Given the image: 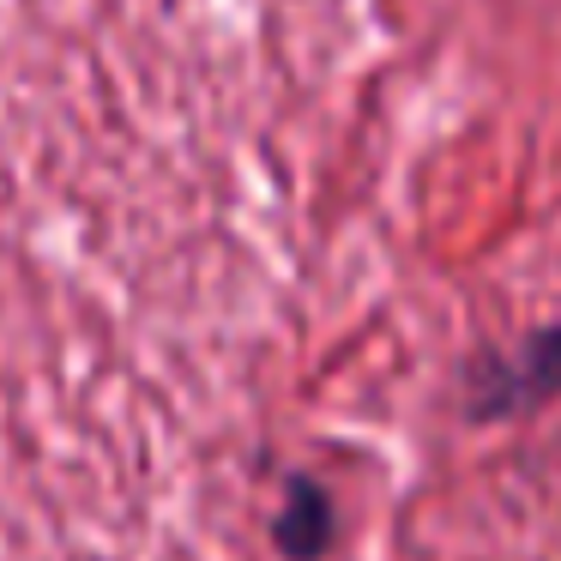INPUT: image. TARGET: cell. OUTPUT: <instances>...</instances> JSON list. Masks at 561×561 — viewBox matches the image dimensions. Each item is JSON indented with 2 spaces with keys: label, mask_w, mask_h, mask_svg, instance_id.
Returning <instances> with one entry per match:
<instances>
[{
  "label": "cell",
  "mask_w": 561,
  "mask_h": 561,
  "mask_svg": "<svg viewBox=\"0 0 561 561\" xmlns=\"http://www.w3.org/2000/svg\"><path fill=\"white\" fill-rule=\"evenodd\" d=\"M561 399V320L525 332L507 351H483L465 368V411L471 423H513Z\"/></svg>",
  "instance_id": "obj_1"
},
{
  "label": "cell",
  "mask_w": 561,
  "mask_h": 561,
  "mask_svg": "<svg viewBox=\"0 0 561 561\" xmlns=\"http://www.w3.org/2000/svg\"><path fill=\"white\" fill-rule=\"evenodd\" d=\"M272 543H278L284 561H320L332 543H339V507H332L327 483L308 471L284 477V501L278 519H272Z\"/></svg>",
  "instance_id": "obj_2"
}]
</instances>
